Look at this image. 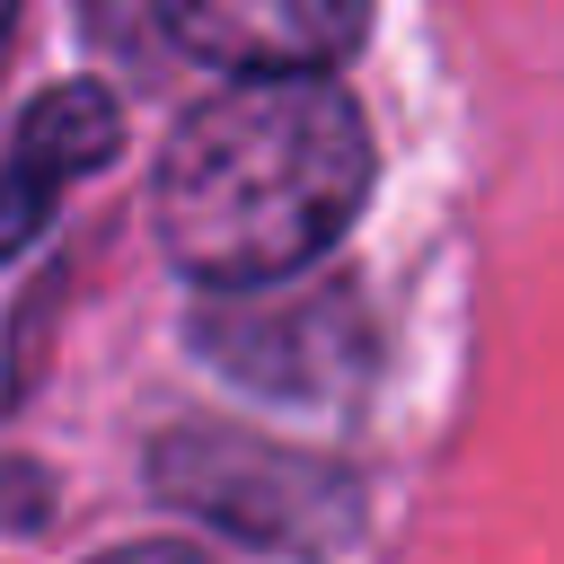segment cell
I'll return each mask as SVG.
<instances>
[{
	"mask_svg": "<svg viewBox=\"0 0 564 564\" xmlns=\"http://www.w3.org/2000/svg\"><path fill=\"white\" fill-rule=\"evenodd\" d=\"M97 564H203V555L176 546V538H141V546H115V555H97Z\"/></svg>",
	"mask_w": 564,
	"mask_h": 564,
	"instance_id": "obj_6",
	"label": "cell"
},
{
	"mask_svg": "<svg viewBox=\"0 0 564 564\" xmlns=\"http://www.w3.org/2000/svg\"><path fill=\"white\" fill-rule=\"evenodd\" d=\"M194 352L264 397H344L370 361L352 291H291V300H212L194 308Z\"/></svg>",
	"mask_w": 564,
	"mask_h": 564,
	"instance_id": "obj_3",
	"label": "cell"
},
{
	"mask_svg": "<svg viewBox=\"0 0 564 564\" xmlns=\"http://www.w3.org/2000/svg\"><path fill=\"white\" fill-rule=\"evenodd\" d=\"M159 18L212 70H238V79H317V70H335L361 44L370 0H159Z\"/></svg>",
	"mask_w": 564,
	"mask_h": 564,
	"instance_id": "obj_4",
	"label": "cell"
},
{
	"mask_svg": "<svg viewBox=\"0 0 564 564\" xmlns=\"http://www.w3.org/2000/svg\"><path fill=\"white\" fill-rule=\"evenodd\" d=\"M9 26H18V0H0V70H9Z\"/></svg>",
	"mask_w": 564,
	"mask_h": 564,
	"instance_id": "obj_7",
	"label": "cell"
},
{
	"mask_svg": "<svg viewBox=\"0 0 564 564\" xmlns=\"http://www.w3.org/2000/svg\"><path fill=\"white\" fill-rule=\"evenodd\" d=\"M115 141H123V115H115V97L97 79H62V88H44L26 106V123H18V141L0 159V264L53 229L62 194L88 167H106Z\"/></svg>",
	"mask_w": 564,
	"mask_h": 564,
	"instance_id": "obj_5",
	"label": "cell"
},
{
	"mask_svg": "<svg viewBox=\"0 0 564 564\" xmlns=\"http://www.w3.org/2000/svg\"><path fill=\"white\" fill-rule=\"evenodd\" d=\"M370 203V132L317 79H238L194 106L150 185L167 256L212 291H264L317 264Z\"/></svg>",
	"mask_w": 564,
	"mask_h": 564,
	"instance_id": "obj_1",
	"label": "cell"
},
{
	"mask_svg": "<svg viewBox=\"0 0 564 564\" xmlns=\"http://www.w3.org/2000/svg\"><path fill=\"white\" fill-rule=\"evenodd\" d=\"M150 485L238 538H264V546H317L352 520V485L335 467H308L300 449H264V441H238L212 423L167 432Z\"/></svg>",
	"mask_w": 564,
	"mask_h": 564,
	"instance_id": "obj_2",
	"label": "cell"
}]
</instances>
